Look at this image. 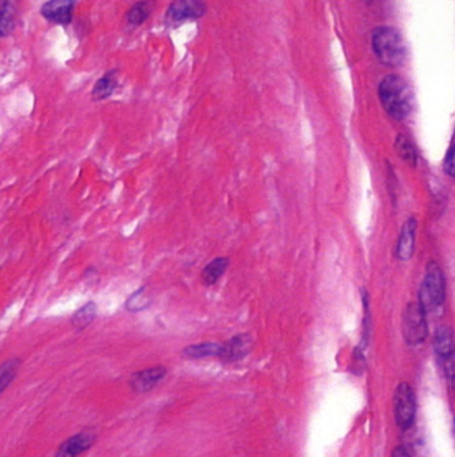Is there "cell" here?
I'll use <instances>...</instances> for the list:
<instances>
[{
  "mask_svg": "<svg viewBox=\"0 0 455 457\" xmlns=\"http://www.w3.org/2000/svg\"><path fill=\"white\" fill-rule=\"evenodd\" d=\"M383 109L395 121H402L412 112L414 95L410 85L399 75H388L379 85Z\"/></svg>",
  "mask_w": 455,
  "mask_h": 457,
  "instance_id": "6da1fadb",
  "label": "cell"
},
{
  "mask_svg": "<svg viewBox=\"0 0 455 457\" xmlns=\"http://www.w3.org/2000/svg\"><path fill=\"white\" fill-rule=\"evenodd\" d=\"M372 48L378 61L383 65L398 67L405 62L406 44L396 28H377L372 32Z\"/></svg>",
  "mask_w": 455,
  "mask_h": 457,
  "instance_id": "7a4b0ae2",
  "label": "cell"
},
{
  "mask_svg": "<svg viewBox=\"0 0 455 457\" xmlns=\"http://www.w3.org/2000/svg\"><path fill=\"white\" fill-rule=\"evenodd\" d=\"M446 300L445 276L435 261L429 262L419 292V304L425 313L439 309Z\"/></svg>",
  "mask_w": 455,
  "mask_h": 457,
  "instance_id": "3957f363",
  "label": "cell"
},
{
  "mask_svg": "<svg viewBox=\"0 0 455 457\" xmlns=\"http://www.w3.org/2000/svg\"><path fill=\"white\" fill-rule=\"evenodd\" d=\"M402 333L409 345H421L429 333L426 313L419 303H409L402 314Z\"/></svg>",
  "mask_w": 455,
  "mask_h": 457,
  "instance_id": "277c9868",
  "label": "cell"
},
{
  "mask_svg": "<svg viewBox=\"0 0 455 457\" xmlns=\"http://www.w3.org/2000/svg\"><path fill=\"white\" fill-rule=\"evenodd\" d=\"M394 414L395 421L402 431H409L415 423L416 400L412 387L408 383H401L395 391Z\"/></svg>",
  "mask_w": 455,
  "mask_h": 457,
  "instance_id": "5b68a950",
  "label": "cell"
},
{
  "mask_svg": "<svg viewBox=\"0 0 455 457\" xmlns=\"http://www.w3.org/2000/svg\"><path fill=\"white\" fill-rule=\"evenodd\" d=\"M434 352L441 360L446 377L452 381L454 377V333L447 325L439 327L435 332Z\"/></svg>",
  "mask_w": 455,
  "mask_h": 457,
  "instance_id": "8992f818",
  "label": "cell"
},
{
  "mask_svg": "<svg viewBox=\"0 0 455 457\" xmlns=\"http://www.w3.org/2000/svg\"><path fill=\"white\" fill-rule=\"evenodd\" d=\"M206 12L203 0H173L167 11L170 22L179 23L187 19H198Z\"/></svg>",
  "mask_w": 455,
  "mask_h": 457,
  "instance_id": "52a82bcc",
  "label": "cell"
},
{
  "mask_svg": "<svg viewBox=\"0 0 455 457\" xmlns=\"http://www.w3.org/2000/svg\"><path fill=\"white\" fill-rule=\"evenodd\" d=\"M167 374V369L162 365H156L147 369L139 370L135 372L131 376L130 384L131 389L135 393H147L154 389Z\"/></svg>",
  "mask_w": 455,
  "mask_h": 457,
  "instance_id": "ba28073f",
  "label": "cell"
},
{
  "mask_svg": "<svg viewBox=\"0 0 455 457\" xmlns=\"http://www.w3.org/2000/svg\"><path fill=\"white\" fill-rule=\"evenodd\" d=\"M96 443V435L92 432H81L71 436L61 444L54 457H79Z\"/></svg>",
  "mask_w": 455,
  "mask_h": 457,
  "instance_id": "9c48e42d",
  "label": "cell"
},
{
  "mask_svg": "<svg viewBox=\"0 0 455 457\" xmlns=\"http://www.w3.org/2000/svg\"><path fill=\"white\" fill-rule=\"evenodd\" d=\"M253 349V338L250 334H237L224 344H222V350L219 358L226 363H235L246 357Z\"/></svg>",
  "mask_w": 455,
  "mask_h": 457,
  "instance_id": "30bf717a",
  "label": "cell"
},
{
  "mask_svg": "<svg viewBox=\"0 0 455 457\" xmlns=\"http://www.w3.org/2000/svg\"><path fill=\"white\" fill-rule=\"evenodd\" d=\"M75 0H48L42 7L45 19L58 24H68L72 19Z\"/></svg>",
  "mask_w": 455,
  "mask_h": 457,
  "instance_id": "8fae6325",
  "label": "cell"
},
{
  "mask_svg": "<svg viewBox=\"0 0 455 457\" xmlns=\"http://www.w3.org/2000/svg\"><path fill=\"white\" fill-rule=\"evenodd\" d=\"M415 234H416V219L410 217L403 223L396 245V257L401 261H409L412 258L415 249Z\"/></svg>",
  "mask_w": 455,
  "mask_h": 457,
  "instance_id": "7c38bea8",
  "label": "cell"
},
{
  "mask_svg": "<svg viewBox=\"0 0 455 457\" xmlns=\"http://www.w3.org/2000/svg\"><path fill=\"white\" fill-rule=\"evenodd\" d=\"M220 350H222V344H219V343H200V344L190 345V347L183 349L182 356L189 360L219 357Z\"/></svg>",
  "mask_w": 455,
  "mask_h": 457,
  "instance_id": "4fadbf2b",
  "label": "cell"
},
{
  "mask_svg": "<svg viewBox=\"0 0 455 457\" xmlns=\"http://www.w3.org/2000/svg\"><path fill=\"white\" fill-rule=\"evenodd\" d=\"M96 316H98V306L95 303L89 301L72 314L71 324L76 330H85L95 321Z\"/></svg>",
  "mask_w": 455,
  "mask_h": 457,
  "instance_id": "5bb4252c",
  "label": "cell"
},
{
  "mask_svg": "<svg viewBox=\"0 0 455 457\" xmlns=\"http://www.w3.org/2000/svg\"><path fill=\"white\" fill-rule=\"evenodd\" d=\"M116 88H118V74L116 71H109L95 83V86L92 88V99L103 101L111 97Z\"/></svg>",
  "mask_w": 455,
  "mask_h": 457,
  "instance_id": "9a60e30c",
  "label": "cell"
},
{
  "mask_svg": "<svg viewBox=\"0 0 455 457\" xmlns=\"http://www.w3.org/2000/svg\"><path fill=\"white\" fill-rule=\"evenodd\" d=\"M15 14V0H0V37H6L12 31Z\"/></svg>",
  "mask_w": 455,
  "mask_h": 457,
  "instance_id": "2e32d148",
  "label": "cell"
},
{
  "mask_svg": "<svg viewBox=\"0 0 455 457\" xmlns=\"http://www.w3.org/2000/svg\"><path fill=\"white\" fill-rule=\"evenodd\" d=\"M21 365L22 360L17 357L4 361L0 365V394L4 392L10 387V384L15 380L18 372L21 369Z\"/></svg>",
  "mask_w": 455,
  "mask_h": 457,
  "instance_id": "e0dca14e",
  "label": "cell"
},
{
  "mask_svg": "<svg viewBox=\"0 0 455 457\" xmlns=\"http://www.w3.org/2000/svg\"><path fill=\"white\" fill-rule=\"evenodd\" d=\"M229 263H230L229 258H224V257H219V258H215L214 261L210 262L203 269L202 281L204 283V285H214L223 276V273L226 272Z\"/></svg>",
  "mask_w": 455,
  "mask_h": 457,
  "instance_id": "ac0fdd59",
  "label": "cell"
},
{
  "mask_svg": "<svg viewBox=\"0 0 455 457\" xmlns=\"http://www.w3.org/2000/svg\"><path fill=\"white\" fill-rule=\"evenodd\" d=\"M151 304L150 296L147 293V287H139L136 292H134L130 297L126 300L125 307L131 312V313H136L140 310H145L146 307H149Z\"/></svg>",
  "mask_w": 455,
  "mask_h": 457,
  "instance_id": "d6986e66",
  "label": "cell"
},
{
  "mask_svg": "<svg viewBox=\"0 0 455 457\" xmlns=\"http://www.w3.org/2000/svg\"><path fill=\"white\" fill-rule=\"evenodd\" d=\"M395 150L398 152L399 158H402L410 166L416 165V150L409 138L399 134L395 139Z\"/></svg>",
  "mask_w": 455,
  "mask_h": 457,
  "instance_id": "ffe728a7",
  "label": "cell"
},
{
  "mask_svg": "<svg viewBox=\"0 0 455 457\" xmlns=\"http://www.w3.org/2000/svg\"><path fill=\"white\" fill-rule=\"evenodd\" d=\"M150 15V6L147 1H139L136 3L129 12L127 19L132 26H139L145 22Z\"/></svg>",
  "mask_w": 455,
  "mask_h": 457,
  "instance_id": "44dd1931",
  "label": "cell"
},
{
  "mask_svg": "<svg viewBox=\"0 0 455 457\" xmlns=\"http://www.w3.org/2000/svg\"><path fill=\"white\" fill-rule=\"evenodd\" d=\"M445 172L447 173L449 176H454V145H453V143L450 145V148H449V150H447V155H446V158H445Z\"/></svg>",
  "mask_w": 455,
  "mask_h": 457,
  "instance_id": "7402d4cb",
  "label": "cell"
},
{
  "mask_svg": "<svg viewBox=\"0 0 455 457\" xmlns=\"http://www.w3.org/2000/svg\"><path fill=\"white\" fill-rule=\"evenodd\" d=\"M391 457H412V455H410V452H409L405 447L398 445V447L392 451Z\"/></svg>",
  "mask_w": 455,
  "mask_h": 457,
  "instance_id": "603a6c76",
  "label": "cell"
}]
</instances>
